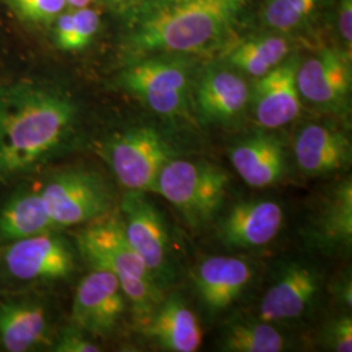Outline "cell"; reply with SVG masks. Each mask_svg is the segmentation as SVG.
I'll list each match as a JSON object with an SVG mask.
<instances>
[{
	"label": "cell",
	"mask_w": 352,
	"mask_h": 352,
	"mask_svg": "<svg viewBox=\"0 0 352 352\" xmlns=\"http://www.w3.org/2000/svg\"><path fill=\"white\" fill-rule=\"evenodd\" d=\"M77 106L50 84L32 78L0 82V189L33 179L75 136Z\"/></svg>",
	"instance_id": "6da1fadb"
},
{
	"label": "cell",
	"mask_w": 352,
	"mask_h": 352,
	"mask_svg": "<svg viewBox=\"0 0 352 352\" xmlns=\"http://www.w3.org/2000/svg\"><path fill=\"white\" fill-rule=\"evenodd\" d=\"M248 0H162L136 21L135 52H197L222 37Z\"/></svg>",
	"instance_id": "7a4b0ae2"
},
{
	"label": "cell",
	"mask_w": 352,
	"mask_h": 352,
	"mask_svg": "<svg viewBox=\"0 0 352 352\" xmlns=\"http://www.w3.org/2000/svg\"><path fill=\"white\" fill-rule=\"evenodd\" d=\"M75 243L80 257L91 267L106 269L119 279L126 302L142 327L162 302V287L126 239L119 215H107L90 223L76 234Z\"/></svg>",
	"instance_id": "3957f363"
},
{
	"label": "cell",
	"mask_w": 352,
	"mask_h": 352,
	"mask_svg": "<svg viewBox=\"0 0 352 352\" xmlns=\"http://www.w3.org/2000/svg\"><path fill=\"white\" fill-rule=\"evenodd\" d=\"M77 254L75 240L62 230L0 245V285L6 291L41 289L67 280L75 273Z\"/></svg>",
	"instance_id": "277c9868"
},
{
	"label": "cell",
	"mask_w": 352,
	"mask_h": 352,
	"mask_svg": "<svg viewBox=\"0 0 352 352\" xmlns=\"http://www.w3.org/2000/svg\"><path fill=\"white\" fill-rule=\"evenodd\" d=\"M37 183L42 201L58 230L93 223L113 212V188L96 170L65 167Z\"/></svg>",
	"instance_id": "5b68a950"
},
{
	"label": "cell",
	"mask_w": 352,
	"mask_h": 352,
	"mask_svg": "<svg viewBox=\"0 0 352 352\" xmlns=\"http://www.w3.org/2000/svg\"><path fill=\"white\" fill-rule=\"evenodd\" d=\"M230 177L205 161L173 158L164 164L153 190L175 206L190 227L212 221L226 197Z\"/></svg>",
	"instance_id": "8992f818"
},
{
	"label": "cell",
	"mask_w": 352,
	"mask_h": 352,
	"mask_svg": "<svg viewBox=\"0 0 352 352\" xmlns=\"http://www.w3.org/2000/svg\"><path fill=\"white\" fill-rule=\"evenodd\" d=\"M102 155L118 182L128 190H153L164 164L174 158V149L164 135L151 126L126 131L106 141Z\"/></svg>",
	"instance_id": "52a82bcc"
},
{
	"label": "cell",
	"mask_w": 352,
	"mask_h": 352,
	"mask_svg": "<svg viewBox=\"0 0 352 352\" xmlns=\"http://www.w3.org/2000/svg\"><path fill=\"white\" fill-rule=\"evenodd\" d=\"M55 333L52 305L41 289H10L0 295V351L50 350Z\"/></svg>",
	"instance_id": "ba28073f"
},
{
	"label": "cell",
	"mask_w": 352,
	"mask_h": 352,
	"mask_svg": "<svg viewBox=\"0 0 352 352\" xmlns=\"http://www.w3.org/2000/svg\"><path fill=\"white\" fill-rule=\"evenodd\" d=\"M126 239L139 253L157 283L164 287L174 277L171 245L162 214L145 192L126 190L119 205Z\"/></svg>",
	"instance_id": "9c48e42d"
},
{
	"label": "cell",
	"mask_w": 352,
	"mask_h": 352,
	"mask_svg": "<svg viewBox=\"0 0 352 352\" xmlns=\"http://www.w3.org/2000/svg\"><path fill=\"white\" fill-rule=\"evenodd\" d=\"M120 85L140 97L153 111L177 115L187 104L189 68L173 59H146L128 67L120 75Z\"/></svg>",
	"instance_id": "30bf717a"
},
{
	"label": "cell",
	"mask_w": 352,
	"mask_h": 352,
	"mask_svg": "<svg viewBox=\"0 0 352 352\" xmlns=\"http://www.w3.org/2000/svg\"><path fill=\"white\" fill-rule=\"evenodd\" d=\"M126 299L119 279L102 267H91L77 286L71 320L91 337H109L119 325Z\"/></svg>",
	"instance_id": "8fae6325"
},
{
	"label": "cell",
	"mask_w": 352,
	"mask_h": 352,
	"mask_svg": "<svg viewBox=\"0 0 352 352\" xmlns=\"http://www.w3.org/2000/svg\"><path fill=\"white\" fill-rule=\"evenodd\" d=\"M351 63L346 54L325 49L299 64L296 84L300 96L321 107H338L351 90Z\"/></svg>",
	"instance_id": "7c38bea8"
},
{
	"label": "cell",
	"mask_w": 352,
	"mask_h": 352,
	"mask_svg": "<svg viewBox=\"0 0 352 352\" xmlns=\"http://www.w3.org/2000/svg\"><path fill=\"white\" fill-rule=\"evenodd\" d=\"M320 291V276L305 264L286 266L260 304V320L278 322L304 315Z\"/></svg>",
	"instance_id": "4fadbf2b"
},
{
	"label": "cell",
	"mask_w": 352,
	"mask_h": 352,
	"mask_svg": "<svg viewBox=\"0 0 352 352\" xmlns=\"http://www.w3.org/2000/svg\"><path fill=\"white\" fill-rule=\"evenodd\" d=\"M298 67V59L289 58L260 77L254 91V115L260 126H286L300 113V93L296 84Z\"/></svg>",
	"instance_id": "5bb4252c"
},
{
	"label": "cell",
	"mask_w": 352,
	"mask_h": 352,
	"mask_svg": "<svg viewBox=\"0 0 352 352\" xmlns=\"http://www.w3.org/2000/svg\"><path fill=\"white\" fill-rule=\"evenodd\" d=\"M283 223V210L277 202H240L219 223V236L232 248L263 247L274 239Z\"/></svg>",
	"instance_id": "9a60e30c"
},
{
	"label": "cell",
	"mask_w": 352,
	"mask_h": 352,
	"mask_svg": "<svg viewBox=\"0 0 352 352\" xmlns=\"http://www.w3.org/2000/svg\"><path fill=\"white\" fill-rule=\"evenodd\" d=\"M54 230L58 228L45 208L34 177L10 188L0 201V245Z\"/></svg>",
	"instance_id": "2e32d148"
},
{
	"label": "cell",
	"mask_w": 352,
	"mask_h": 352,
	"mask_svg": "<svg viewBox=\"0 0 352 352\" xmlns=\"http://www.w3.org/2000/svg\"><path fill=\"white\" fill-rule=\"evenodd\" d=\"M251 278L250 265L238 257H209L193 273L195 287L209 314L228 308L239 298Z\"/></svg>",
	"instance_id": "e0dca14e"
},
{
	"label": "cell",
	"mask_w": 352,
	"mask_h": 352,
	"mask_svg": "<svg viewBox=\"0 0 352 352\" xmlns=\"http://www.w3.org/2000/svg\"><path fill=\"white\" fill-rule=\"evenodd\" d=\"M142 327L145 334L166 351L195 352L201 346L200 321L180 296L164 298Z\"/></svg>",
	"instance_id": "ac0fdd59"
},
{
	"label": "cell",
	"mask_w": 352,
	"mask_h": 352,
	"mask_svg": "<svg viewBox=\"0 0 352 352\" xmlns=\"http://www.w3.org/2000/svg\"><path fill=\"white\" fill-rule=\"evenodd\" d=\"M295 155L302 173L308 175H327L347 167L351 161L349 138L321 124L304 126L295 142Z\"/></svg>",
	"instance_id": "d6986e66"
},
{
	"label": "cell",
	"mask_w": 352,
	"mask_h": 352,
	"mask_svg": "<svg viewBox=\"0 0 352 352\" xmlns=\"http://www.w3.org/2000/svg\"><path fill=\"white\" fill-rule=\"evenodd\" d=\"M231 164L251 187L265 188L282 177L286 167L283 144L270 135H254L231 151Z\"/></svg>",
	"instance_id": "ffe728a7"
},
{
	"label": "cell",
	"mask_w": 352,
	"mask_h": 352,
	"mask_svg": "<svg viewBox=\"0 0 352 352\" xmlns=\"http://www.w3.org/2000/svg\"><path fill=\"white\" fill-rule=\"evenodd\" d=\"M250 100L247 82L227 69H213L202 77L197 103L202 115L213 122H226L244 110Z\"/></svg>",
	"instance_id": "44dd1931"
},
{
	"label": "cell",
	"mask_w": 352,
	"mask_h": 352,
	"mask_svg": "<svg viewBox=\"0 0 352 352\" xmlns=\"http://www.w3.org/2000/svg\"><path fill=\"white\" fill-rule=\"evenodd\" d=\"M316 241L327 248H346L352 241L351 180L330 190L314 222Z\"/></svg>",
	"instance_id": "7402d4cb"
},
{
	"label": "cell",
	"mask_w": 352,
	"mask_h": 352,
	"mask_svg": "<svg viewBox=\"0 0 352 352\" xmlns=\"http://www.w3.org/2000/svg\"><path fill=\"white\" fill-rule=\"evenodd\" d=\"M289 52V42L285 37L251 38L231 50L228 63L241 72L260 78L282 63Z\"/></svg>",
	"instance_id": "603a6c76"
},
{
	"label": "cell",
	"mask_w": 352,
	"mask_h": 352,
	"mask_svg": "<svg viewBox=\"0 0 352 352\" xmlns=\"http://www.w3.org/2000/svg\"><path fill=\"white\" fill-rule=\"evenodd\" d=\"M221 349L230 352H279L285 350V340L270 322L243 321L227 327Z\"/></svg>",
	"instance_id": "cb8c5ba5"
},
{
	"label": "cell",
	"mask_w": 352,
	"mask_h": 352,
	"mask_svg": "<svg viewBox=\"0 0 352 352\" xmlns=\"http://www.w3.org/2000/svg\"><path fill=\"white\" fill-rule=\"evenodd\" d=\"M100 21V14L88 7L60 14L56 24L58 46L64 51L82 50L98 32Z\"/></svg>",
	"instance_id": "d4e9b609"
},
{
	"label": "cell",
	"mask_w": 352,
	"mask_h": 352,
	"mask_svg": "<svg viewBox=\"0 0 352 352\" xmlns=\"http://www.w3.org/2000/svg\"><path fill=\"white\" fill-rule=\"evenodd\" d=\"M320 0H269L263 12L266 26L287 32L302 24L316 10Z\"/></svg>",
	"instance_id": "484cf974"
},
{
	"label": "cell",
	"mask_w": 352,
	"mask_h": 352,
	"mask_svg": "<svg viewBox=\"0 0 352 352\" xmlns=\"http://www.w3.org/2000/svg\"><path fill=\"white\" fill-rule=\"evenodd\" d=\"M50 351L98 352L101 351V349L89 338V334L84 330L71 324L55 333Z\"/></svg>",
	"instance_id": "4316f807"
},
{
	"label": "cell",
	"mask_w": 352,
	"mask_h": 352,
	"mask_svg": "<svg viewBox=\"0 0 352 352\" xmlns=\"http://www.w3.org/2000/svg\"><path fill=\"white\" fill-rule=\"evenodd\" d=\"M17 11L34 23H46L59 16L65 0H13Z\"/></svg>",
	"instance_id": "83f0119b"
},
{
	"label": "cell",
	"mask_w": 352,
	"mask_h": 352,
	"mask_svg": "<svg viewBox=\"0 0 352 352\" xmlns=\"http://www.w3.org/2000/svg\"><path fill=\"white\" fill-rule=\"evenodd\" d=\"M327 344L334 351H352V320L351 317H342L327 327Z\"/></svg>",
	"instance_id": "f1b7e54d"
},
{
	"label": "cell",
	"mask_w": 352,
	"mask_h": 352,
	"mask_svg": "<svg viewBox=\"0 0 352 352\" xmlns=\"http://www.w3.org/2000/svg\"><path fill=\"white\" fill-rule=\"evenodd\" d=\"M340 30L344 42L352 43V0H342L340 7Z\"/></svg>",
	"instance_id": "f546056e"
},
{
	"label": "cell",
	"mask_w": 352,
	"mask_h": 352,
	"mask_svg": "<svg viewBox=\"0 0 352 352\" xmlns=\"http://www.w3.org/2000/svg\"><path fill=\"white\" fill-rule=\"evenodd\" d=\"M93 0H65V4H69L74 8H85Z\"/></svg>",
	"instance_id": "4dcf8cb0"
}]
</instances>
